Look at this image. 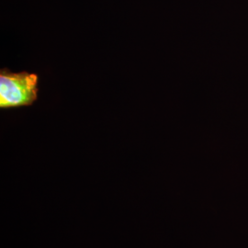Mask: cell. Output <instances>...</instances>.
Listing matches in <instances>:
<instances>
[{
    "instance_id": "6da1fadb",
    "label": "cell",
    "mask_w": 248,
    "mask_h": 248,
    "mask_svg": "<svg viewBox=\"0 0 248 248\" xmlns=\"http://www.w3.org/2000/svg\"><path fill=\"white\" fill-rule=\"evenodd\" d=\"M38 76L33 73L0 71V108L32 105L38 97Z\"/></svg>"
}]
</instances>
